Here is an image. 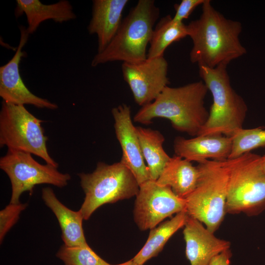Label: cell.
Instances as JSON below:
<instances>
[{
  "label": "cell",
  "mask_w": 265,
  "mask_h": 265,
  "mask_svg": "<svg viewBox=\"0 0 265 265\" xmlns=\"http://www.w3.org/2000/svg\"><path fill=\"white\" fill-rule=\"evenodd\" d=\"M187 36L193 43L190 60L198 66L211 68L227 66L246 53L239 38L240 23L226 18L210 0H205L200 18L187 25Z\"/></svg>",
  "instance_id": "cell-1"
},
{
  "label": "cell",
  "mask_w": 265,
  "mask_h": 265,
  "mask_svg": "<svg viewBox=\"0 0 265 265\" xmlns=\"http://www.w3.org/2000/svg\"><path fill=\"white\" fill-rule=\"evenodd\" d=\"M208 91L203 81L177 87L167 86L153 102L141 107L133 121L149 125L154 118H165L176 131L196 136L209 116L205 106Z\"/></svg>",
  "instance_id": "cell-2"
},
{
  "label": "cell",
  "mask_w": 265,
  "mask_h": 265,
  "mask_svg": "<svg viewBox=\"0 0 265 265\" xmlns=\"http://www.w3.org/2000/svg\"><path fill=\"white\" fill-rule=\"evenodd\" d=\"M159 12L154 0H138L123 19L110 42L95 55L91 66L113 61L135 63L145 60L147 46Z\"/></svg>",
  "instance_id": "cell-3"
},
{
  "label": "cell",
  "mask_w": 265,
  "mask_h": 265,
  "mask_svg": "<svg viewBox=\"0 0 265 265\" xmlns=\"http://www.w3.org/2000/svg\"><path fill=\"white\" fill-rule=\"evenodd\" d=\"M198 67L199 76L213 98L208 119L198 135L221 134L231 137L243 128L247 105L232 87L227 66Z\"/></svg>",
  "instance_id": "cell-4"
},
{
  "label": "cell",
  "mask_w": 265,
  "mask_h": 265,
  "mask_svg": "<svg viewBox=\"0 0 265 265\" xmlns=\"http://www.w3.org/2000/svg\"><path fill=\"white\" fill-rule=\"evenodd\" d=\"M199 177L194 190L185 199L190 217L214 233L225 214L228 172L225 161L207 159L197 166Z\"/></svg>",
  "instance_id": "cell-5"
},
{
  "label": "cell",
  "mask_w": 265,
  "mask_h": 265,
  "mask_svg": "<svg viewBox=\"0 0 265 265\" xmlns=\"http://www.w3.org/2000/svg\"><path fill=\"white\" fill-rule=\"evenodd\" d=\"M262 156L246 153L225 160L228 172L226 213L257 215L265 210V173Z\"/></svg>",
  "instance_id": "cell-6"
},
{
  "label": "cell",
  "mask_w": 265,
  "mask_h": 265,
  "mask_svg": "<svg viewBox=\"0 0 265 265\" xmlns=\"http://www.w3.org/2000/svg\"><path fill=\"white\" fill-rule=\"evenodd\" d=\"M78 176L85 194L80 209L84 220L104 204L136 196L139 189L132 172L120 161L112 164L99 162L93 172Z\"/></svg>",
  "instance_id": "cell-7"
},
{
  "label": "cell",
  "mask_w": 265,
  "mask_h": 265,
  "mask_svg": "<svg viewBox=\"0 0 265 265\" xmlns=\"http://www.w3.org/2000/svg\"><path fill=\"white\" fill-rule=\"evenodd\" d=\"M43 122L29 112L24 106L2 101L0 111V146L34 155L47 164L58 167L49 155L48 137L42 127Z\"/></svg>",
  "instance_id": "cell-8"
},
{
  "label": "cell",
  "mask_w": 265,
  "mask_h": 265,
  "mask_svg": "<svg viewBox=\"0 0 265 265\" xmlns=\"http://www.w3.org/2000/svg\"><path fill=\"white\" fill-rule=\"evenodd\" d=\"M0 168L11 182V203H20V197L24 192L28 191L31 194L36 185L50 184L62 188L71 179L69 174L60 172L57 167L39 163L31 154L12 149H8L0 159Z\"/></svg>",
  "instance_id": "cell-9"
},
{
  "label": "cell",
  "mask_w": 265,
  "mask_h": 265,
  "mask_svg": "<svg viewBox=\"0 0 265 265\" xmlns=\"http://www.w3.org/2000/svg\"><path fill=\"white\" fill-rule=\"evenodd\" d=\"M185 199L168 186L150 180L139 185L133 210L134 220L141 231L151 229L165 218L186 211Z\"/></svg>",
  "instance_id": "cell-10"
},
{
  "label": "cell",
  "mask_w": 265,
  "mask_h": 265,
  "mask_svg": "<svg viewBox=\"0 0 265 265\" xmlns=\"http://www.w3.org/2000/svg\"><path fill=\"white\" fill-rule=\"evenodd\" d=\"M168 64L164 55L135 63L123 62V77L135 103L141 107L153 102L169 84Z\"/></svg>",
  "instance_id": "cell-11"
},
{
  "label": "cell",
  "mask_w": 265,
  "mask_h": 265,
  "mask_svg": "<svg viewBox=\"0 0 265 265\" xmlns=\"http://www.w3.org/2000/svg\"><path fill=\"white\" fill-rule=\"evenodd\" d=\"M20 39L15 54L0 67V96L3 101L16 105H31L39 108L56 109L57 105L35 95L26 87L20 73L19 64L25 52L22 49L27 41L26 28L20 26Z\"/></svg>",
  "instance_id": "cell-12"
},
{
  "label": "cell",
  "mask_w": 265,
  "mask_h": 265,
  "mask_svg": "<svg viewBox=\"0 0 265 265\" xmlns=\"http://www.w3.org/2000/svg\"><path fill=\"white\" fill-rule=\"evenodd\" d=\"M114 129L122 151L120 161L132 172L139 185L151 180L141 152L136 127L132 123L130 107L122 104L111 110Z\"/></svg>",
  "instance_id": "cell-13"
},
{
  "label": "cell",
  "mask_w": 265,
  "mask_h": 265,
  "mask_svg": "<svg viewBox=\"0 0 265 265\" xmlns=\"http://www.w3.org/2000/svg\"><path fill=\"white\" fill-rule=\"evenodd\" d=\"M183 235L190 265H208L213 257L230 248V242L217 238L202 222L188 215Z\"/></svg>",
  "instance_id": "cell-14"
},
{
  "label": "cell",
  "mask_w": 265,
  "mask_h": 265,
  "mask_svg": "<svg viewBox=\"0 0 265 265\" xmlns=\"http://www.w3.org/2000/svg\"><path fill=\"white\" fill-rule=\"evenodd\" d=\"M173 147L175 155L191 162L209 159L225 161L231 153L232 138L221 134L199 135L190 139L178 136Z\"/></svg>",
  "instance_id": "cell-15"
},
{
  "label": "cell",
  "mask_w": 265,
  "mask_h": 265,
  "mask_svg": "<svg viewBox=\"0 0 265 265\" xmlns=\"http://www.w3.org/2000/svg\"><path fill=\"white\" fill-rule=\"evenodd\" d=\"M128 0H94L92 17L87 27L98 38V52L103 51L113 38L122 22Z\"/></svg>",
  "instance_id": "cell-16"
},
{
  "label": "cell",
  "mask_w": 265,
  "mask_h": 265,
  "mask_svg": "<svg viewBox=\"0 0 265 265\" xmlns=\"http://www.w3.org/2000/svg\"><path fill=\"white\" fill-rule=\"evenodd\" d=\"M42 198L58 221L64 244L67 246L87 244L82 228L84 218L80 210H71L65 206L58 200L50 187L42 189Z\"/></svg>",
  "instance_id": "cell-17"
},
{
  "label": "cell",
  "mask_w": 265,
  "mask_h": 265,
  "mask_svg": "<svg viewBox=\"0 0 265 265\" xmlns=\"http://www.w3.org/2000/svg\"><path fill=\"white\" fill-rule=\"evenodd\" d=\"M16 2V14H25L29 34L33 33L40 24L47 20L61 23L76 18L72 5L66 0L50 4H43L39 0H17Z\"/></svg>",
  "instance_id": "cell-18"
},
{
  "label": "cell",
  "mask_w": 265,
  "mask_h": 265,
  "mask_svg": "<svg viewBox=\"0 0 265 265\" xmlns=\"http://www.w3.org/2000/svg\"><path fill=\"white\" fill-rule=\"evenodd\" d=\"M199 177L197 166L177 155L171 157L157 183L169 187L178 196L186 199L195 188Z\"/></svg>",
  "instance_id": "cell-19"
},
{
  "label": "cell",
  "mask_w": 265,
  "mask_h": 265,
  "mask_svg": "<svg viewBox=\"0 0 265 265\" xmlns=\"http://www.w3.org/2000/svg\"><path fill=\"white\" fill-rule=\"evenodd\" d=\"M136 129L150 179L156 181L171 159L163 148L165 138L157 130L140 126L136 127Z\"/></svg>",
  "instance_id": "cell-20"
},
{
  "label": "cell",
  "mask_w": 265,
  "mask_h": 265,
  "mask_svg": "<svg viewBox=\"0 0 265 265\" xmlns=\"http://www.w3.org/2000/svg\"><path fill=\"white\" fill-rule=\"evenodd\" d=\"M187 217L186 212L184 211L150 229L144 245L132 259L139 265H143L148 260L157 256L169 238L178 230L184 227Z\"/></svg>",
  "instance_id": "cell-21"
},
{
  "label": "cell",
  "mask_w": 265,
  "mask_h": 265,
  "mask_svg": "<svg viewBox=\"0 0 265 265\" xmlns=\"http://www.w3.org/2000/svg\"><path fill=\"white\" fill-rule=\"evenodd\" d=\"M187 36V25L183 22L174 21L169 15L161 18L154 27L147 57L154 58L164 55L169 46Z\"/></svg>",
  "instance_id": "cell-22"
},
{
  "label": "cell",
  "mask_w": 265,
  "mask_h": 265,
  "mask_svg": "<svg viewBox=\"0 0 265 265\" xmlns=\"http://www.w3.org/2000/svg\"><path fill=\"white\" fill-rule=\"evenodd\" d=\"M232 148L228 159L238 157L251 151L265 146V130L261 128L243 129L232 137Z\"/></svg>",
  "instance_id": "cell-23"
},
{
  "label": "cell",
  "mask_w": 265,
  "mask_h": 265,
  "mask_svg": "<svg viewBox=\"0 0 265 265\" xmlns=\"http://www.w3.org/2000/svg\"><path fill=\"white\" fill-rule=\"evenodd\" d=\"M56 256L64 265H112L97 254L88 244L75 246L64 244Z\"/></svg>",
  "instance_id": "cell-24"
},
{
  "label": "cell",
  "mask_w": 265,
  "mask_h": 265,
  "mask_svg": "<svg viewBox=\"0 0 265 265\" xmlns=\"http://www.w3.org/2000/svg\"><path fill=\"white\" fill-rule=\"evenodd\" d=\"M27 203H10L0 211V242L19 220L20 213L27 207Z\"/></svg>",
  "instance_id": "cell-25"
},
{
  "label": "cell",
  "mask_w": 265,
  "mask_h": 265,
  "mask_svg": "<svg viewBox=\"0 0 265 265\" xmlns=\"http://www.w3.org/2000/svg\"><path fill=\"white\" fill-rule=\"evenodd\" d=\"M205 0H182L179 4L174 6L175 13L172 17L173 20L178 22H183V21L188 18L196 7L202 5Z\"/></svg>",
  "instance_id": "cell-26"
},
{
  "label": "cell",
  "mask_w": 265,
  "mask_h": 265,
  "mask_svg": "<svg viewBox=\"0 0 265 265\" xmlns=\"http://www.w3.org/2000/svg\"><path fill=\"white\" fill-rule=\"evenodd\" d=\"M232 255L230 249L225 250L213 257L208 265H230Z\"/></svg>",
  "instance_id": "cell-27"
},
{
  "label": "cell",
  "mask_w": 265,
  "mask_h": 265,
  "mask_svg": "<svg viewBox=\"0 0 265 265\" xmlns=\"http://www.w3.org/2000/svg\"><path fill=\"white\" fill-rule=\"evenodd\" d=\"M115 265H141L134 261L132 259L124 263Z\"/></svg>",
  "instance_id": "cell-28"
},
{
  "label": "cell",
  "mask_w": 265,
  "mask_h": 265,
  "mask_svg": "<svg viewBox=\"0 0 265 265\" xmlns=\"http://www.w3.org/2000/svg\"><path fill=\"white\" fill-rule=\"evenodd\" d=\"M261 165L263 170L265 173V155L262 156Z\"/></svg>",
  "instance_id": "cell-29"
}]
</instances>
